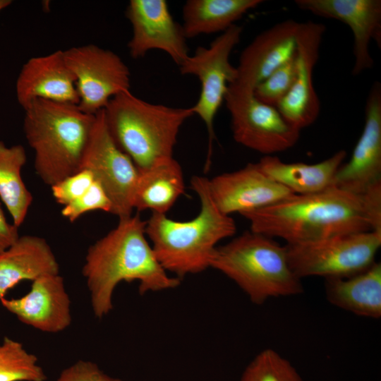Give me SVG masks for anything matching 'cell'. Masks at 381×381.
<instances>
[{
  "label": "cell",
  "instance_id": "obj_25",
  "mask_svg": "<svg viewBox=\"0 0 381 381\" xmlns=\"http://www.w3.org/2000/svg\"><path fill=\"white\" fill-rule=\"evenodd\" d=\"M26 162V151L22 145L7 147L0 140V199L18 228L24 222L33 200L21 176Z\"/></svg>",
  "mask_w": 381,
  "mask_h": 381
},
{
  "label": "cell",
  "instance_id": "obj_9",
  "mask_svg": "<svg viewBox=\"0 0 381 381\" xmlns=\"http://www.w3.org/2000/svg\"><path fill=\"white\" fill-rule=\"evenodd\" d=\"M224 102L238 143L265 156L287 150L298 142L301 131L289 124L275 107L258 99L253 91L230 84Z\"/></svg>",
  "mask_w": 381,
  "mask_h": 381
},
{
  "label": "cell",
  "instance_id": "obj_7",
  "mask_svg": "<svg viewBox=\"0 0 381 381\" xmlns=\"http://www.w3.org/2000/svg\"><path fill=\"white\" fill-rule=\"evenodd\" d=\"M381 246V232L368 231L311 242L286 244L289 266L301 279L345 278L372 266Z\"/></svg>",
  "mask_w": 381,
  "mask_h": 381
},
{
  "label": "cell",
  "instance_id": "obj_14",
  "mask_svg": "<svg viewBox=\"0 0 381 381\" xmlns=\"http://www.w3.org/2000/svg\"><path fill=\"white\" fill-rule=\"evenodd\" d=\"M332 186L358 195L381 186V85L377 81L366 99L363 132L349 161L337 170Z\"/></svg>",
  "mask_w": 381,
  "mask_h": 381
},
{
  "label": "cell",
  "instance_id": "obj_19",
  "mask_svg": "<svg viewBox=\"0 0 381 381\" xmlns=\"http://www.w3.org/2000/svg\"><path fill=\"white\" fill-rule=\"evenodd\" d=\"M16 91L23 109L35 99L77 105L79 102L75 79L62 50L28 59L18 75Z\"/></svg>",
  "mask_w": 381,
  "mask_h": 381
},
{
  "label": "cell",
  "instance_id": "obj_28",
  "mask_svg": "<svg viewBox=\"0 0 381 381\" xmlns=\"http://www.w3.org/2000/svg\"><path fill=\"white\" fill-rule=\"evenodd\" d=\"M294 56L275 69L255 87L253 94L258 99L276 107L287 95L295 79Z\"/></svg>",
  "mask_w": 381,
  "mask_h": 381
},
{
  "label": "cell",
  "instance_id": "obj_6",
  "mask_svg": "<svg viewBox=\"0 0 381 381\" xmlns=\"http://www.w3.org/2000/svg\"><path fill=\"white\" fill-rule=\"evenodd\" d=\"M210 267L235 282L256 305L303 291L301 279L289 266L285 246L251 231L217 246Z\"/></svg>",
  "mask_w": 381,
  "mask_h": 381
},
{
  "label": "cell",
  "instance_id": "obj_10",
  "mask_svg": "<svg viewBox=\"0 0 381 381\" xmlns=\"http://www.w3.org/2000/svg\"><path fill=\"white\" fill-rule=\"evenodd\" d=\"M66 63L75 79L78 107L95 115L116 95L130 91L131 74L114 52L95 44L64 51Z\"/></svg>",
  "mask_w": 381,
  "mask_h": 381
},
{
  "label": "cell",
  "instance_id": "obj_3",
  "mask_svg": "<svg viewBox=\"0 0 381 381\" xmlns=\"http://www.w3.org/2000/svg\"><path fill=\"white\" fill-rule=\"evenodd\" d=\"M208 179L195 176L192 189L200 199L198 214L188 221H176L167 214L152 213L145 234L163 268L180 279L210 267L218 243L236 231L234 219L222 212L213 201Z\"/></svg>",
  "mask_w": 381,
  "mask_h": 381
},
{
  "label": "cell",
  "instance_id": "obj_24",
  "mask_svg": "<svg viewBox=\"0 0 381 381\" xmlns=\"http://www.w3.org/2000/svg\"><path fill=\"white\" fill-rule=\"evenodd\" d=\"M261 0H188L183 7L182 28L186 38L224 32Z\"/></svg>",
  "mask_w": 381,
  "mask_h": 381
},
{
  "label": "cell",
  "instance_id": "obj_21",
  "mask_svg": "<svg viewBox=\"0 0 381 381\" xmlns=\"http://www.w3.org/2000/svg\"><path fill=\"white\" fill-rule=\"evenodd\" d=\"M346 157V152L341 150L315 164L286 163L273 155L264 156L257 164L267 176L294 194L308 195L332 186L336 173Z\"/></svg>",
  "mask_w": 381,
  "mask_h": 381
},
{
  "label": "cell",
  "instance_id": "obj_26",
  "mask_svg": "<svg viewBox=\"0 0 381 381\" xmlns=\"http://www.w3.org/2000/svg\"><path fill=\"white\" fill-rule=\"evenodd\" d=\"M37 357L21 343L4 337L0 344V381H45Z\"/></svg>",
  "mask_w": 381,
  "mask_h": 381
},
{
  "label": "cell",
  "instance_id": "obj_11",
  "mask_svg": "<svg viewBox=\"0 0 381 381\" xmlns=\"http://www.w3.org/2000/svg\"><path fill=\"white\" fill-rule=\"evenodd\" d=\"M102 110L96 114L95 123L81 169L92 171L111 201V214L121 219L132 215L139 171L113 140Z\"/></svg>",
  "mask_w": 381,
  "mask_h": 381
},
{
  "label": "cell",
  "instance_id": "obj_16",
  "mask_svg": "<svg viewBox=\"0 0 381 381\" xmlns=\"http://www.w3.org/2000/svg\"><path fill=\"white\" fill-rule=\"evenodd\" d=\"M295 4L301 10L349 27L353 36V75L373 67L370 43L374 40L381 47L380 0H296Z\"/></svg>",
  "mask_w": 381,
  "mask_h": 381
},
{
  "label": "cell",
  "instance_id": "obj_32",
  "mask_svg": "<svg viewBox=\"0 0 381 381\" xmlns=\"http://www.w3.org/2000/svg\"><path fill=\"white\" fill-rule=\"evenodd\" d=\"M18 229L7 221L0 203V252L8 248L18 239L20 236Z\"/></svg>",
  "mask_w": 381,
  "mask_h": 381
},
{
  "label": "cell",
  "instance_id": "obj_5",
  "mask_svg": "<svg viewBox=\"0 0 381 381\" xmlns=\"http://www.w3.org/2000/svg\"><path fill=\"white\" fill-rule=\"evenodd\" d=\"M102 111L113 140L139 171L174 157L180 128L193 115L191 107L152 104L131 91L114 97Z\"/></svg>",
  "mask_w": 381,
  "mask_h": 381
},
{
  "label": "cell",
  "instance_id": "obj_12",
  "mask_svg": "<svg viewBox=\"0 0 381 381\" xmlns=\"http://www.w3.org/2000/svg\"><path fill=\"white\" fill-rule=\"evenodd\" d=\"M325 32L322 23L310 20L300 23L294 56L295 79L289 92L276 107L284 119L299 131L313 123L320 114L313 71Z\"/></svg>",
  "mask_w": 381,
  "mask_h": 381
},
{
  "label": "cell",
  "instance_id": "obj_20",
  "mask_svg": "<svg viewBox=\"0 0 381 381\" xmlns=\"http://www.w3.org/2000/svg\"><path fill=\"white\" fill-rule=\"evenodd\" d=\"M56 274L59 265L47 241L37 236H20L0 252V300L23 280Z\"/></svg>",
  "mask_w": 381,
  "mask_h": 381
},
{
  "label": "cell",
  "instance_id": "obj_30",
  "mask_svg": "<svg viewBox=\"0 0 381 381\" xmlns=\"http://www.w3.org/2000/svg\"><path fill=\"white\" fill-rule=\"evenodd\" d=\"M96 179L91 171L81 169L51 186L55 201L66 206L83 195Z\"/></svg>",
  "mask_w": 381,
  "mask_h": 381
},
{
  "label": "cell",
  "instance_id": "obj_33",
  "mask_svg": "<svg viewBox=\"0 0 381 381\" xmlns=\"http://www.w3.org/2000/svg\"><path fill=\"white\" fill-rule=\"evenodd\" d=\"M11 4V0H0V12Z\"/></svg>",
  "mask_w": 381,
  "mask_h": 381
},
{
  "label": "cell",
  "instance_id": "obj_31",
  "mask_svg": "<svg viewBox=\"0 0 381 381\" xmlns=\"http://www.w3.org/2000/svg\"><path fill=\"white\" fill-rule=\"evenodd\" d=\"M55 381H123L109 376L95 363L79 360L64 369Z\"/></svg>",
  "mask_w": 381,
  "mask_h": 381
},
{
  "label": "cell",
  "instance_id": "obj_2",
  "mask_svg": "<svg viewBox=\"0 0 381 381\" xmlns=\"http://www.w3.org/2000/svg\"><path fill=\"white\" fill-rule=\"evenodd\" d=\"M241 215L249 221L251 231L282 238L286 244L378 231L365 198L333 186L317 193L294 194Z\"/></svg>",
  "mask_w": 381,
  "mask_h": 381
},
{
  "label": "cell",
  "instance_id": "obj_15",
  "mask_svg": "<svg viewBox=\"0 0 381 381\" xmlns=\"http://www.w3.org/2000/svg\"><path fill=\"white\" fill-rule=\"evenodd\" d=\"M211 197L226 215L243 214L284 200L294 193L267 176L257 163L208 179Z\"/></svg>",
  "mask_w": 381,
  "mask_h": 381
},
{
  "label": "cell",
  "instance_id": "obj_8",
  "mask_svg": "<svg viewBox=\"0 0 381 381\" xmlns=\"http://www.w3.org/2000/svg\"><path fill=\"white\" fill-rule=\"evenodd\" d=\"M243 28L234 24L215 38L208 47H199L179 66L182 75L196 76L200 83V92L191 107L206 126L209 136V154L214 138V121L224 102L228 87L237 76L236 67L229 61L234 48L239 43Z\"/></svg>",
  "mask_w": 381,
  "mask_h": 381
},
{
  "label": "cell",
  "instance_id": "obj_13",
  "mask_svg": "<svg viewBox=\"0 0 381 381\" xmlns=\"http://www.w3.org/2000/svg\"><path fill=\"white\" fill-rule=\"evenodd\" d=\"M126 16L132 26L128 44L132 58H142L150 50L159 49L180 66L188 57L182 25L173 18L166 1L131 0Z\"/></svg>",
  "mask_w": 381,
  "mask_h": 381
},
{
  "label": "cell",
  "instance_id": "obj_18",
  "mask_svg": "<svg viewBox=\"0 0 381 381\" xmlns=\"http://www.w3.org/2000/svg\"><path fill=\"white\" fill-rule=\"evenodd\" d=\"M300 23L286 19L258 35L242 51L236 79L231 84L253 91L272 72L292 59Z\"/></svg>",
  "mask_w": 381,
  "mask_h": 381
},
{
  "label": "cell",
  "instance_id": "obj_27",
  "mask_svg": "<svg viewBox=\"0 0 381 381\" xmlns=\"http://www.w3.org/2000/svg\"><path fill=\"white\" fill-rule=\"evenodd\" d=\"M240 381H303L291 363L272 349L260 351L245 368Z\"/></svg>",
  "mask_w": 381,
  "mask_h": 381
},
{
  "label": "cell",
  "instance_id": "obj_4",
  "mask_svg": "<svg viewBox=\"0 0 381 381\" xmlns=\"http://www.w3.org/2000/svg\"><path fill=\"white\" fill-rule=\"evenodd\" d=\"M23 109V131L40 179L51 187L80 171L96 114L85 113L77 104L44 99Z\"/></svg>",
  "mask_w": 381,
  "mask_h": 381
},
{
  "label": "cell",
  "instance_id": "obj_17",
  "mask_svg": "<svg viewBox=\"0 0 381 381\" xmlns=\"http://www.w3.org/2000/svg\"><path fill=\"white\" fill-rule=\"evenodd\" d=\"M0 301L21 322L43 332H62L72 322L70 297L59 274L32 281L30 290L22 297Z\"/></svg>",
  "mask_w": 381,
  "mask_h": 381
},
{
  "label": "cell",
  "instance_id": "obj_22",
  "mask_svg": "<svg viewBox=\"0 0 381 381\" xmlns=\"http://www.w3.org/2000/svg\"><path fill=\"white\" fill-rule=\"evenodd\" d=\"M325 295L332 305L356 315L381 317V264L345 278L326 279Z\"/></svg>",
  "mask_w": 381,
  "mask_h": 381
},
{
  "label": "cell",
  "instance_id": "obj_29",
  "mask_svg": "<svg viewBox=\"0 0 381 381\" xmlns=\"http://www.w3.org/2000/svg\"><path fill=\"white\" fill-rule=\"evenodd\" d=\"M102 210L111 213V201L100 183L95 180L91 187L80 197L64 206L61 214L73 222L86 212Z\"/></svg>",
  "mask_w": 381,
  "mask_h": 381
},
{
  "label": "cell",
  "instance_id": "obj_23",
  "mask_svg": "<svg viewBox=\"0 0 381 381\" xmlns=\"http://www.w3.org/2000/svg\"><path fill=\"white\" fill-rule=\"evenodd\" d=\"M185 183L179 163L173 157L139 171L133 207L138 212L167 214L184 193Z\"/></svg>",
  "mask_w": 381,
  "mask_h": 381
},
{
  "label": "cell",
  "instance_id": "obj_1",
  "mask_svg": "<svg viewBox=\"0 0 381 381\" xmlns=\"http://www.w3.org/2000/svg\"><path fill=\"white\" fill-rule=\"evenodd\" d=\"M145 224L138 214L119 219L115 228L88 248L82 274L96 318L113 309V294L121 282H138L140 294L180 284L181 279L169 274L157 259L146 238Z\"/></svg>",
  "mask_w": 381,
  "mask_h": 381
}]
</instances>
